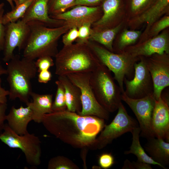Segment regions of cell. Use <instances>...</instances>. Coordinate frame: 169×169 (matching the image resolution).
<instances>
[{
    "mask_svg": "<svg viewBox=\"0 0 169 169\" xmlns=\"http://www.w3.org/2000/svg\"><path fill=\"white\" fill-rule=\"evenodd\" d=\"M42 123L50 133L74 148L93 147L105 120L95 116H81L67 110L45 114Z\"/></svg>",
    "mask_w": 169,
    "mask_h": 169,
    "instance_id": "6da1fadb",
    "label": "cell"
},
{
    "mask_svg": "<svg viewBox=\"0 0 169 169\" xmlns=\"http://www.w3.org/2000/svg\"><path fill=\"white\" fill-rule=\"evenodd\" d=\"M30 31L23 49V57L31 60L44 56L55 58L58 52V41L72 27L65 23L56 27H49L42 23L32 21L27 23Z\"/></svg>",
    "mask_w": 169,
    "mask_h": 169,
    "instance_id": "7a4b0ae2",
    "label": "cell"
},
{
    "mask_svg": "<svg viewBox=\"0 0 169 169\" xmlns=\"http://www.w3.org/2000/svg\"><path fill=\"white\" fill-rule=\"evenodd\" d=\"M55 58V74L58 76L91 73L101 64L86 43L64 45Z\"/></svg>",
    "mask_w": 169,
    "mask_h": 169,
    "instance_id": "3957f363",
    "label": "cell"
},
{
    "mask_svg": "<svg viewBox=\"0 0 169 169\" xmlns=\"http://www.w3.org/2000/svg\"><path fill=\"white\" fill-rule=\"evenodd\" d=\"M34 60L18 54L7 63V80L9 86V97L14 100L18 99L26 104L33 92L31 80L36 76L37 69Z\"/></svg>",
    "mask_w": 169,
    "mask_h": 169,
    "instance_id": "277c9868",
    "label": "cell"
},
{
    "mask_svg": "<svg viewBox=\"0 0 169 169\" xmlns=\"http://www.w3.org/2000/svg\"><path fill=\"white\" fill-rule=\"evenodd\" d=\"M86 43L100 61L113 73L114 78L117 82L121 93H124V78L125 77L129 80L133 78L134 64L140 60V57H133L124 51L115 53L95 42L89 40Z\"/></svg>",
    "mask_w": 169,
    "mask_h": 169,
    "instance_id": "5b68a950",
    "label": "cell"
},
{
    "mask_svg": "<svg viewBox=\"0 0 169 169\" xmlns=\"http://www.w3.org/2000/svg\"><path fill=\"white\" fill-rule=\"evenodd\" d=\"M111 71L102 63L91 73L90 83L95 98L107 111L112 113L122 103L121 92Z\"/></svg>",
    "mask_w": 169,
    "mask_h": 169,
    "instance_id": "8992f818",
    "label": "cell"
},
{
    "mask_svg": "<svg viewBox=\"0 0 169 169\" xmlns=\"http://www.w3.org/2000/svg\"><path fill=\"white\" fill-rule=\"evenodd\" d=\"M0 140L11 148L20 149L30 166L37 167L40 164L41 142L34 134L28 132L23 135H19L12 131L7 123L0 134Z\"/></svg>",
    "mask_w": 169,
    "mask_h": 169,
    "instance_id": "52a82bcc",
    "label": "cell"
},
{
    "mask_svg": "<svg viewBox=\"0 0 169 169\" xmlns=\"http://www.w3.org/2000/svg\"><path fill=\"white\" fill-rule=\"evenodd\" d=\"M91 73H75L66 75L80 90L82 110L78 114L81 116H95L107 120L109 113L98 103L91 86Z\"/></svg>",
    "mask_w": 169,
    "mask_h": 169,
    "instance_id": "ba28073f",
    "label": "cell"
},
{
    "mask_svg": "<svg viewBox=\"0 0 169 169\" xmlns=\"http://www.w3.org/2000/svg\"><path fill=\"white\" fill-rule=\"evenodd\" d=\"M118 110L112 122L108 125H105L99 136L96 138L93 148L102 149L114 140L127 132H131L134 128L139 127L137 121L128 115L122 103Z\"/></svg>",
    "mask_w": 169,
    "mask_h": 169,
    "instance_id": "9c48e42d",
    "label": "cell"
},
{
    "mask_svg": "<svg viewBox=\"0 0 169 169\" xmlns=\"http://www.w3.org/2000/svg\"><path fill=\"white\" fill-rule=\"evenodd\" d=\"M134 64V77L131 80L125 77L124 84L125 94L128 97L134 99L142 98L153 94L154 85L151 75L147 68L144 57Z\"/></svg>",
    "mask_w": 169,
    "mask_h": 169,
    "instance_id": "30bf717a",
    "label": "cell"
},
{
    "mask_svg": "<svg viewBox=\"0 0 169 169\" xmlns=\"http://www.w3.org/2000/svg\"><path fill=\"white\" fill-rule=\"evenodd\" d=\"M122 100L134 112L141 130L140 136L147 139L155 137L151 128V120L156 100L153 94L137 99L130 98L124 93L121 94Z\"/></svg>",
    "mask_w": 169,
    "mask_h": 169,
    "instance_id": "8fae6325",
    "label": "cell"
},
{
    "mask_svg": "<svg viewBox=\"0 0 169 169\" xmlns=\"http://www.w3.org/2000/svg\"><path fill=\"white\" fill-rule=\"evenodd\" d=\"M144 57L153 83V94L157 100L169 85V54H155Z\"/></svg>",
    "mask_w": 169,
    "mask_h": 169,
    "instance_id": "7c38bea8",
    "label": "cell"
},
{
    "mask_svg": "<svg viewBox=\"0 0 169 169\" xmlns=\"http://www.w3.org/2000/svg\"><path fill=\"white\" fill-rule=\"evenodd\" d=\"M30 31L27 23L19 20L5 25L3 61L6 63L13 57V52L16 48L20 51L23 49Z\"/></svg>",
    "mask_w": 169,
    "mask_h": 169,
    "instance_id": "4fadbf2b",
    "label": "cell"
},
{
    "mask_svg": "<svg viewBox=\"0 0 169 169\" xmlns=\"http://www.w3.org/2000/svg\"><path fill=\"white\" fill-rule=\"evenodd\" d=\"M102 11L101 6L77 5L68 11L49 16L54 19L63 20L72 28H78L86 23L92 25L101 18L103 13Z\"/></svg>",
    "mask_w": 169,
    "mask_h": 169,
    "instance_id": "5bb4252c",
    "label": "cell"
},
{
    "mask_svg": "<svg viewBox=\"0 0 169 169\" xmlns=\"http://www.w3.org/2000/svg\"><path fill=\"white\" fill-rule=\"evenodd\" d=\"M123 51L133 57L138 58L147 57L155 54H169L168 29L144 42L127 47Z\"/></svg>",
    "mask_w": 169,
    "mask_h": 169,
    "instance_id": "9a60e30c",
    "label": "cell"
},
{
    "mask_svg": "<svg viewBox=\"0 0 169 169\" xmlns=\"http://www.w3.org/2000/svg\"><path fill=\"white\" fill-rule=\"evenodd\" d=\"M101 7L102 15L91 25L95 30H101L114 27L126 21L123 0H104Z\"/></svg>",
    "mask_w": 169,
    "mask_h": 169,
    "instance_id": "2e32d148",
    "label": "cell"
},
{
    "mask_svg": "<svg viewBox=\"0 0 169 169\" xmlns=\"http://www.w3.org/2000/svg\"><path fill=\"white\" fill-rule=\"evenodd\" d=\"M151 128L155 137L169 142V101L167 94L162 92L160 97L156 100Z\"/></svg>",
    "mask_w": 169,
    "mask_h": 169,
    "instance_id": "e0dca14e",
    "label": "cell"
},
{
    "mask_svg": "<svg viewBox=\"0 0 169 169\" xmlns=\"http://www.w3.org/2000/svg\"><path fill=\"white\" fill-rule=\"evenodd\" d=\"M169 0H157L150 8L141 14L126 22L132 30H136L144 24L146 27L141 36L145 34L152 25L166 14L169 13Z\"/></svg>",
    "mask_w": 169,
    "mask_h": 169,
    "instance_id": "ac0fdd59",
    "label": "cell"
},
{
    "mask_svg": "<svg viewBox=\"0 0 169 169\" xmlns=\"http://www.w3.org/2000/svg\"><path fill=\"white\" fill-rule=\"evenodd\" d=\"M49 0H33L21 20L27 23L32 21L40 22L49 27H56L65 24L63 20L50 18L49 13Z\"/></svg>",
    "mask_w": 169,
    "mask_h": 169,
    "instance_id": "d6986e66",
    "label": "cell"
},
{
    "mask_svg": "<svg viewBox=\"0 0 169 169\" xmlns=\"http://www.w3.org/2000/svg\"><path fill=\"white\" fill-rule=\"evenodd\" d=\"M32 111L30 106L24 107L21 105L18 108L12 107L9 113L6 115V120L9 127L16 133L23 135L28 132L27 126L33 120Z\"/></svg>",
    "mask_w": 169,
    "mask_h": 169,
    "instance_id": "ffe728a7",
    "label": "cell"
},
{
    "mask_svg": "<svg viewBox=\"0 0 169 169\" xmlns=\"http://www.w3.org/2000/svg\"><path fill=\"white\" fill-rule=\"evenodd\" d=\"M147 141L144 149L147 154L155 161L160 164L164 169L169 165V142L163 139L151 137Z\"/></svg>",
    "mask_w": 169,
    "mask_h": 169,
    "instance_id": "44dd1931",
    "label": "cell"
},
{
    "mask_svg": "<svg viewBox=\"0 0 169 169\" xmlns=\"http://www.w3.org/2000/svg\"><path fill=\"white\" fill-rule=\"evenodd\" d=\"M31 97L32 101L26 105H29L32 110L33 120L36 123H42L44 115L53 112V95L51 94H40L33 92Z\"/></svg>",
    "mask_w": 169,
    "mask_h": 169,
    "instance_id": "7402d4cb",
    "label": "cell"
},
{
    "mask_svg": "<svg viewBox=\"0 0 169 169\" xmlns=\"http://www.w3.org/2000/svg\"><path fill=\"white\" fill-rule=\"evenodd\" d=\"M58 80L64 88L67 110L78 114L82 110L80 89L66 75L59 76Z\"/></svg>",
    "mask_w": 169,
    "mask_h": 169,
    "instance_id": "603a6c76",
    "label": "cell"
},
{
    "mask_svg": "<svg viewBox=\"0 0 169 169\" xmlns=\"http://www.w3.org/2000/svg\"><path fill=\"white\" fill-rule=\"evenodd\" d=\"M125 22L110 28L92 31L89 40L95 42L113 52V44L116 36L121 29Z\"/></svg>",
    "mask_w": 169,
    "mask_h": 169,
    "instance_id": "cb8c5ba5",
    "label": "cell"
},
{
    "mask_svg": "<svg viewBox=\"0 0 169 169\" xmlns=\"http://www.w3.org/2000/svg\"><path fill=\"white\" fill-rule=\"evenodd\" d=\"M140 132L139 127L134 128L131 131L132 136V143L130 149L125 151L124 154H133L136 156L139 161L151 165H157L162 168L160 164L155 161L148 156L142 146L139 140Z\"/></svg>",
    "mask_w": 169,
    "mask_h": 169,
    "instance_id": "d4e9b609",
    "label": "cell"
},
{
    "mask_svg": "<svg viewBox=\"0 0 169 169\" xmlns=\"http://www.w3.org/2000/svg\"><path fill=\"white\" fill-rule=\"evenodd\" d=\"M126 16L125 23L143 13L157 0H123Z\"/></svg>",
    "mask_w": 169,
    "mask_h": 169,
    "instance_id": "484cf974",
    "label": "cell"
},
{
    "mask_svg": "<svg viewBox=\"0 0 169 169\" xmlns=\"http://www.w3.org/2000/svg\"><path fill=\"white\" fill-rule=\"evenodd\" d=\"M142 33L140 30L124 29L116 42L113 44V52L116 53H122L127 47L134 44Z\"/></svg>",
    "mask_w": 169,
    "mask_h": 169,
    "instance_id": "4316f807",
    "label": "cell"
},
{
    "mask_svg": "<svg viewBox=\"0 0 169 169\" xmlns=\"http://www.w3.org/2000/svg\"><path fill=\"white\" fill-rule=\"evenodd\" d=\"M169 26V16L167 14L154 23L145 34L140 36L137 43L142 42L157 35Z\"/></svg>",
    "mask_w": 169,
    "mask_h": 169,
    "instance_id": "83f0119b",
    "label": "cell"
},
{
    "mask_svg": "<svg viewBox=\"0 0 169 169\" xmlns=\"http://www.w3.org/2000/svg\"><path fill=\"white\" fill-rule=\"evenodd\" d=\"M33 0H28L19 5L15 6L12 10L4 14L3 23L5 25L8 23L16 22L21 19Z\"/></svg>",
    "mask_w": 169,
    "mask_h": 169,
    "instance_id": "f1b7e54d",
    "label": "cell"
},
{
    "mask_svg": "<svg viewBox=\"0 0 169 169\" xmlns=\"http://www.w3.org/2000/svg\"><path fill=\"white\" fill-rule=\"evenodd\" d=\"M55 83L57 88L54 100L53 102L52 109L53 112L67 110L64 86L58 80H56Z\"/></svg>",
    "mask_w": 169,
    "mask_h": 169,
    "instance_id": "f546056e",
    "label": "cell"
},
{
    "mask_svg": "<svg viewBox=\"0 0 169 169\" xmlns=\"http://www.w3.org/2000/svg\"><path fill=\"white\" fill-rule=\"evenodd\" d=\"M48 169H77L79 167L72 161L63 156H58L49 160Z\"/></svg>",
    "mask_w": 169,
    "mask_h": 169,
    "instance_id": "4dcf8cb0",
    "label": "cell"
},
{
    "mask_svg": "<svg viewBox=\"0 0 169 169\" xmlns=\"http://www.w3.org/2000/svg\"><path fill=\"white\" fill-rule=\"evenodd\" d=\"M75 0H49V13L50 15L63 13L70 8Z\"/></svg>",
    "mask_w": 169,
    "mask_h": 169,
    "instance_id": "1f68e13d",
    "label": "cell"
},
{
    "mask_svg": "<svg viewBox=\"0 0 169 169\" xmlns=\"http://www.w3.org/2000/svg\"><path fill=\"white\" fill-rule=\"evenodd\" d=\"M91 25V23H86L78 28V35L76 40L77 42L86 43L89 41L92 31Z\"/></svg>",
    "mask_w": 169,
    "mask_h": 169,
    "instance_id": "d6a6232c",
    "label": "cell"
},
{
    "mask_svg": "<svg viewBox=\"0 0 169 169\" xmlns=\"http://www.w3.org/2000/svg\"><path fill=\"white\" fill-rule=\"evenodd\" d=\"M35 65L38 72L42 71L49 70L54 65L52 57L44 56L37 59L35 62Z\"/></svg>",
    "mask_w": 169,
    "mask_h": 169,
    "instance_id": "836d02e7",
    "label": "cell"
},
{
    "mask_svg": "<svg viewBox=\"0 0 169 169\" xmlns=\"http://www.w3.org/2000/svg\"><path fill=\"white\" fill-rule=\"evenodd\" d=\"M122 169H152L151 164L137 160L136 161H130L128 159L125 160Z\"/></svg>",
    "mask_w": 169,
    "mask_h": 169,
    "instance_id": "e575fe53",
    "label": "cell"
},
{
    "mask_svg": "<svg viewBox=\"0 0 169 169\" xmlns=\"http://www.w3.org/2000/svg\"><path fill=\"white\" fill-rule=\"evenodd\" d=\"M78 35L77 28L73 27L71 28L63 36L62 42L64 45L67 46L72 44L77 38Z\"/></svg>",
    "mask_w": 169,
    "mask_h": 169,
    "instance_id": "d590c367",
    "label": "cell"
},
{
    "mask_svg": "<svg viewBox=\"0 0 169 169\" xmlns=\"http://www.w3.org/2000/svg\"><path fill=\"white\" fill-rule=\"evenodd\" d=\"M98 162L101 167L107 169L111 167L114 164V158L111 153H104L100 156Z\"/></svg>",
    "mask_w": 169,
    "mask_h": 169,
    "instance_id": "8d00e7d4",
    "label": "cell"
},
{
    "mask_svg": "<svg viewBox=\"0 0 169 169\" xmlns=\"http://www.w3.org/2000/svg\"><path fill=\"white\" fill-rule=\"evenodd\" d=\"M4 12V8L0 11V51H3L4 43L5 25L3 24L2 21Z\"/></svg>",
    "mask_w": 169,
    "mask_h": 169,
    "instance_id": "74e56055",
    "label": "cell"
},
{
    "mask_svg": "<svg viewBox=\"0 0 169 169\" xmlns=\"http://www.w3.org/2000/svg\"><path fill=\"white\" fill-rule=\"evenodd\" d=\"M104 0H75L71 7L77 5L94 6L102 2Z\"/></svg>",
    "mask_w": 169,
    "mask_h": 169,
    "instance_id": "f35d334b",
    "label": "cell"
},
{
    "mask_svg": "<svg viewBox=\"0 0 169 169\" xmlns=\"http://www.w3.org/2000/svg\"><path fill=\"white\" fill-rule=\"evenodd\" d=\"M7 109V103L0 104V134L3 132L5 124L4 122L6 120Z\"/></svg>",
    "mask_w": 169,
    "mask_h": 169,
    "instance_id": "ab89813d",
    "label": "cell"
},
{
    "mask_svg": "<svg viewBox=\"0 0 169 169\" xmlns=\"http://www.w3.org/2000/svg\"><path fill=\"white\" fill-rule=\"evenodd\" d=\"M39 73L38 81L39 83L46 84L51 80L52 75L49 70L42 71Z\"/></svg>",
    "mask_w": 169,
    "mask_h": 169,
    "instance_id": "60d3db41",
    "label": "cell"
},
{
    "mask_svg": "<svg viewBox=\"0 0 169 169\" xmlns=\"http://www.w3.org/2000/svg\"><path fill=\"white\" fill-rule=\"evenodd\" d=\"M2 79L0 77V104L7 103V97L9 94V91L6 90L2 86Z\"/></svg>",
    "mask_w": 169,
    "mask_h": 169,
    "instance_id": "b9f144b4",
    "label": "cell"
},
{
    "mask_svg": "<svg viewBox=\"0 0 169 169\" xmlns=\"http://www.w3.org/2000/svg\"><path fill=\"white\" fill-rule=\"evenodd\" d=\"M7 74L6 69L3 68L1 65H0V77L2 75Z\"/></svg>",
    "mask_w": 169,
    "mask_h": 169,
    "instance_id": "7bdbcfd3",
    "label": "cell"
},
{
    "mask_svg": "<svg viewBox=\"0 0 169 169\" xmlns=\"http://www.w3.org/2000/svg\"><path fill=\"white\" fill-rule=\"evenodd\" d=\"M28 0H14V2L15 5V6H17Z\"/></svg>",
    "mask_w": 169,
    "mask_h": 169,
    "instance_id": "ee69618b",
    "label": "cell"
},
{
    "mask_svg": "<svg viewBox=\"0 0 169 169\" xmlns=\"http://www.w3.org/2000/svg\"><path fill=\"white\" fill-rule=\"evenodd\" d=\"M6 1L10 4L12 9H13L14 7L15 6L14 4V0H5Z\"/></svg>",
    "mask_w": 169,
    "mask_h": 169,
    "instance_id": "f6af8a7d",
    "label": "cell"
},
{
    "mask_svg": "<svg viewBox=\"0 0 169 169\" xmlns=\"http://www.w3.org/2000/svg\"><path fill=\"white\" fill-rule=\"evenodd\" d=\"M4 3H0V11L4 8Z\"/></svg>",
    "mask_w": 169,
    "mask_h": 169,
    "instance_id": "bcb514c9",
    "label": "cell"
},
{
    "mask_svg": "<svg viewBox=\"0 0 169 169\" xmlns=\"http://www.w3.org/2000/svg\"><path fill=\"white\" fill-rule=\"evenodd\" d=\"M0 65H1L0 62Z\"/></svg>",
    "mask_w": 169,
    "mask_h": 169,
    "instance_id": "7dc6e473",
    "label": "cell"
}]
</instances>
